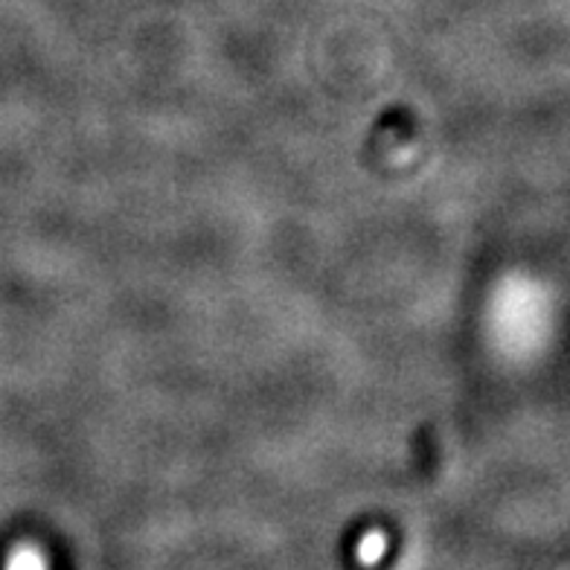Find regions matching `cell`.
I'll use <instances>...</instances> for the list:
<instances>
[{
    "label": "cell",
    "mask_w": 570,
    "mask_h": 570,
    "mask_svg": "<svg viewBox=\"0 0 570 570\" xmlns=\"http://www.w3.org/2000/svg\"><path fill=\"white\" fill-rule=\"evenodd\" d=\"M387 548H391V541H387L384 530H367L355 541V562L364 564V568H375L384 559Z\"/></svg>",
    "instance_id": "obj_1"
},
{
    "label": "cell",
    "mask_w": 570,
    "mask_h": 570,
    "mask_svg": "<svg viewBox=\"0 0 570 570\" xmlns=\"http://www.w3.org/2000/svg\"><path fill=\"white\" fill-rule=\"evenodd\" d=\"M3 570H50L47 556L36 548V544H18L12 553L7 556Z\"/></svg>",
    "instance_id": "obj_2"
}]
</instances>
